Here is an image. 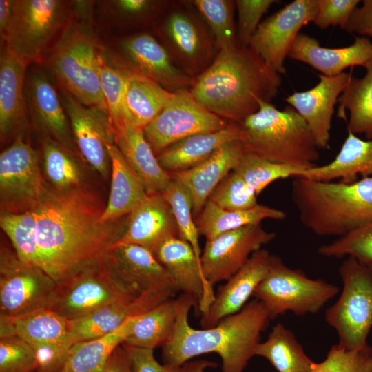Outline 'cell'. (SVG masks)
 Masks as SVG:
<instances>
[{
	"instance_id": "obj_1",
	"label": "cell",
	"mask_w": 372,
	"mask_h": 372,
	"mask_svg": "<svg viewBox=\"0 0 372 372\" xmlns=\"http://www.w3.org/2000/svg\"><path fill=\"white\" fill-rule=\"evenodd\" d=\"M104 208L79 186L49 187L30 211L37 221L39 267L59 285L90 265L104 260L126 227L103 223Z\"/></svg>"
},
{
	"instance_id": "obj_2",
	"label": "cell",
	"mask_w": 372,
	"mask_h": 372,
	"mask_svg": "<svg viewBox=\"0 0 372 372\" xmlns=\"http://www.w3.org/2000/svg\"><path fill=\"white\" fill-rule=\"evenodd\" d=\"M176 301L175 327L169 340L161 347L163 364L181 367L195 356L215 353L221 358L222 372H243L255 355L261 332L271 320L264 304L254 299L214 327L196 329L188 320L192 307H198L195 299L181 293Z\"/></svg>"
},
{
	"instance_id": "obj_3",
	"label": "cell",
	"mask_w": 372,
	"mask_h": 372,
	"mask_svg": "<svg viewBox=\"0 0 372 372\" xmlns=\"http://www.w3.org/2000/svg\"><path fill=\"white\" fill-rule=\"evenodd\" d=\"M280 74L249 46L240 44L219 50L211 65L194 77L189 90L205 109L240 124L259 109V101L271 102L281 85Z\"/></svg>"
},
{
	"instance_id": "obj_4",
	"label": "cell",
	"mask_w": 372,
	"mask_h": 372,
	"mask_svg": "<svg viewBox=\"0 0 372 372\" xmlns=\"http://www.w3.org/2000/svg\"><path fill=\"white\" fill-rule=\"evenodd\" d=\"M291 198L306 228L338 238L372 223V177L346 183L297 176Z\"/></svg>"
},
{
	"instance_id": "obj_5",
	"label": "cell",
	"mask_w": 372,
	"mask_h": 372,
	"mask_svg": "<svg viewBox=\"0 0 372 372\" xmlns=\"http://www.w3.org/2000/svg\"><path fill=\"white\" fill-rule=\"evenodd\" d=\"M245 153L303 170L314 167L320 156L311 133L291 106L279 110L259 101V109L240 124Z\"/></svg>"
},
{
	"instance_id": "obj_6",
	"label": "cell",
	"mask_w": 372,
	"mask_h": 372,
	"mask_svg": "<svg viewBox=\"0 0 372 372\" xmlns=\"http://www.w3.org/2000/svg\"><path fill=\"white\" fill-rule=\"evenodd\" d=\"M74 21L72 1L14 0L3 44L28 65H43Z\"/></svg>"
},
{
	"instance_id": "obj_7",
	"label": "cell",
	"mask_w": 372,
	"mask_h": 372,
	"mask_svg": "<svg viewBox=\"0 0 372 372\" xmlns=\"http://www.w3.org/2000/svg\"><path fill=\"white\" fill-rule=\"evenodd\" d=\"M91 25L75 19L43 65L59 90L85 105L99 107L108 114L98 67L103 46L92 31Z\"/></svg>"
},
{
	"instance_id": "obj_8",
	"label": "cell",
	"mask_w": 372,
	"mask_h": 372,
	"mask_svg": "<svg viewBox=\"0 0 372 372\" xmlns=\"http://www.w3.org/2000/svg\"><path fill=\"white\" fill-rule=\"evenodd\" d=\"M338 292L337 286L309 278L302 271L287 267L280 257L271 255L268 273L253 296L273 320L287 311L296 316L314 314Z\"/></svg>"
},
{
	"instance_id": "obj_9",
	"label": "cell",
	"mask_w": 372,
	"mask_h": 372,
	"mask_svg": "<svg viewBox=\"0 0 372 372\" xmlns=\"http://www.w3.org/2000/svg\"><path fill=\"white\" fill-rule=\"evenodd\" d=\"M343 282L342 293L325 311L328 324L338 333L340 346L347 349L369 345L372 327V273L368 267L347 257L339 269Z\"/></svg>"
},
{
	"instance_id": "obj_10",
	"label": "cell",
	"mask_w": 372,
	"mask_h": 372,
	"mask_svg": "<svg viewBox=\"0 0 372 372\" xmlns=\"http://www.w3.org/2000/svg\"><path fill=\"white\" fill-rule=\"evenodd\" d=\"M138 296L111 271L103 260L57 285L43 308L73 320L108 304Z\"/></svg>"
},
{
	"instance_id": "obj_11",
	"label": "cell",
	"mask_w": 372,
	"mask_h": 372,
	"mask_svg": "<svg viewBox=\"0 0 372 372\" xmlns=\"http://www.w3.org/2000/svg\"><path fill=\"white\" fill-rule=\"evenodd\" d=\"M207 24L192 10L174 4L154 25L172 61L192 77L213 62L218 49Z\"/></svg>"
},
{
	"instance_id": "obj_12",
	"label": "cell",
	"mask_w": 372,
	"mask_h": 372,
	"mask_svg": "<svg viewBox=\"0 0 372 372\" xmlns=\"http://www.w3.org/2000/svg\"><path fill=\"white\" fill-rule=\"evenodd\" d=\"M103 53L124 72L151 79L167 90L189 89L194 77L178 67L167 50L155 37L145 32L116 39Z\"/></svg>"
},
{
	"instance_id": "obj_13",
	"label": "cell",
	"mask_w": 372,
	"mask_h": 372,
	"mask_svg": "<svg viewBox=\"0 0 372 372\" xmlns=\"http://www.w3.org/2000/svg\"><path fill=\"white\" fill-rule=\"evenodd\" d=\"M48 188L37 151L23 136L16 138L0 155L1 212L32 211Z\"/></svg>"
},
{
	"instance_id": "obj_14",
	"label": "cell",
	"mask_w": 372,
	"mask_h": 372,
	"mask_svg": "<svg viewBox=\"0 0 372 372\" xmlns=\"http://www.w3.org/2000/svg\"><path fill=\"white\" fill-rule=\"evenodd\" d=\"M228 122L202 106L189 89L173 92L160 114L143 130L156 156L173 143L192 135L225 128Z\"/></svg>"
},
{
	"instance_id": "obj_15",
	"label": "cell",
	"mask_w": 372,
	"mask_h": 372,
	"mask_svg": "<svg viewBox=\"0 0 372 372\" xmlns=\"http://www.w3.org/2000/svg\"><path fill=\"white\" fill-rule=\"evenodd\" d=\"M56 286L41 268L23 263L15 252L1 250L0 316L15 317L43 308Z\"/></svg>"
},
{
	"instance_id": "obj_16",
	"label": "cell",
	"mask_w": 372,
	"mask_h": 372,
	"mask_svg": "<svg viewBox=\"0 0 372 372\" xmlns=\"http://www.w3.org/2000/svg\"><path fill=\"white\" fill-rule=\"evenodd\" d=\"M316 0H295L260 22L249 46L279 74L286 72L285 61L300 30L313 22Z\"/></svg>"
},
{
	"instance_id": "obj_17",
	"label": "cell",
	"mask_w": 372,
	"mask_h": 372,
	"mask_svg": "<svg viewBox=\"0 0 372 372\" xmlns=\"http://www.w3.org/2000/svg\"><path fill=\"white\" fill-rule=\"evenodd\" d=\"M275 237L274 232L266 231L260 224H255L206 240L200 258L206 281L212 287L217 282L227 281L247 263L255 251Z\"/></svg>"
},
{
	"instance_id": "obj_18",
	"label": "cell",
	"mask_w": 372,
	"mask_h": 372,
	"mask_svg": "<svg viewBox=\"0 0 372 372\" xmlns=\"http://www.w3.org/2000/svg\"><path fill=\"white\" fill-rule=\"evenodd\" d=\"M59 93L76 147L87 163L106 178L111 169L107 146L115 144L109 114L99 107L83 104L63 90Z\"/></svg>"
},
{
	"instance_id": "obj_19",
	"label": "cell",
	"mask_w": 372,
	"mask_h": 372,
	"mask_svg": "<svg viewBox=\"0 0 372 372\" xmlns=\"http://www.w3.org/2000/svg\"><path fill=\"white\" fill-rule=\"evenodd\" d=\"M104 262L120 280L138 295L153 292L172 298L178 292L165 267L143 246L114 243L107 251Z\"/></svg>"
},
{
	"instance_id": "obj_20",
	"label": "cell",
	"mask_w": 372,
	"mask_h": 372,
	"mask_svg": "<svg viewBox=\"0 0 372 372\" xmlns=\"http://www.w3.org/2000/svg\"><path fill=\"white\" fill-rule=\"evenodd\" d=\"M351 75L344 72L332 76L320 74L313 87L284 99L304 120L318 149L329 147L335 105Z\"/></svg>"
},
{
	"instance_id": "obj_21",
	"label": "cell",
	"mask_w": 372,
	"mask_h": 372,
	"mask_svg": "<svg viewBox=\"0 0 372 372\" xmlns=\"http://www.w3.org/2000/svg\"><path fill=\"white\" fill-rule=\"evenodd\" d=\"M56 84L45 71L27 72L25 94L28 113L34 125L69 151L74 147L69 120L59 95Z\"/></svg>"
},
{
	"instance_id": "obj_22",
	"label": "cell",
	"mask_w": 372,
	"mask_h": 372,
	"mask_svg": "<svg viewBox=\"0 0 372 372\" xmlns=\"http://www.w3.org/2000/svg\"><path fill=\"white\" fill-rule=\"evenodd\" d=\"M154 254L169 274L177 291L193 297L201 314L206 313L215 293L206 281L200 260L191 245L174 237L163 242Z\"/></svg>"
},
{
	"instance_id": "obj_23",
	"label": "cell",
	"mask_w": 372,
	"mask_h": 372,
	"mask_svg": "<svg viewBox=\"0 0 372 372\" xmlns=\"http://www.w3.org/2000/svg\"><path fill=\"white\" fill-rule=\"evenodd\" d=\"M271 255L264 249L255 251L247 263L222 285L207 312L202 315L203 329L214 327L224 318L241 311L268 273Z\"/></svg>"
},
{
	"instance_id": "obj_24",
	"label": "cell",
	"mask_w": 372,
	"mask_h": 372,
	"mask_svg": "<svg viewBox=\"0 0 372 372\" xmlns=\"http://www.w3.org/2000/svg\"><path fill=\"white\" fill-rule=\"evenodd\" d=\"M28 66L7 44L1 45L0 133L3 141L23 136L28 115L25 94Z\"/></svg>"
},
{
	"instance_id": "obj_25",
	"label": "cell",
	"mask_w": 372,
	"mask_h": 372,
	"mask_svg": "<svg viewBox=\"0 0 372 372\" xmlns=\"http://www.w3.org/2000/svg\"><path fill=\"white\" fill-rule=\"evenodd\" d=\"M179 237L172 209L162 194H148L129 215L126 228L114 243L136 244L153 254L165 240Z\"/></svg>"
},
{
	"instance_id": "obj_26",
	"label": "cell",
	"mask_w": 372,
	"mask_h": 372,
	"mask_svg": "<svg viewBox=\"0 0 372 372\" xmlns=\"http://www.w3.org/2000/svg\"><path fill=\"white\" fill-rule=\"evenodd\" d=\"M169 300L163 294L145 292L108 304L83 317L68 320L70 343L73 345L107 334L128 318L141 316Z\"/></svg>"
},
{
	"instance_id": "obj_27",
	"label": "cell",
	"mask_w": 372,
	"mask_h": 372,
	"mask_svg": "<svg viewBox=\"0 0 372 372\" xmlns=\"http://www.w3.org/2000/svg\"><path fill=\"white\" fill-rule=\"evenodd\" d=\"M288 57L309 64L322 74L332 76L349 67L365 65L372 59V42L366 37H355L351 45L329 48L304 33H299Z\"/></svg>"
},
{
	"instance_id": "obj_28",
	"label": "cell",
	"mask_w": 372,
	"mask_h": 372,
	"mask_svg": "<svg viewBox=\"0 0 372 372\" xmlns=\"http://www.w3.org/2000/svg\"><path fill=\"white\" fill-rule=\"evenodd\" d=\"M243 154L241 141H232L223 145L198 165L185 171L169 173L172 179L182 183L188 190L194 219L214 189L236 167Z\"/></svg>"
},
{
	"instance_id": "obj_29",
	"label": "cell",
	"mask_w": 372,
	"mask_h": 372,
	"mask_svg": "<svg viewBox=\"0 0 372 372\" xmlns=\"http://www.w3.org/2000/svg\"><path fill=\"white\" fill-rule=\"evenodd\" d=\"M111 122L115 144L140 176L147 194H162L172 178L159 165L143 130L130 121Z\"/></svg>"
},
{
	"instance_id": "obj_30",
	"label": "cell",
	"mask_w": 372,
	"mask_h": 372,
	"mask_svg": "<svg viewBox=\"0 0 372 372\" xmlns=\"http://www.w3.org/2000/svg\"><path fill=\"white\" fill-rule=\"evenodd\" d=\"M241 138L240 124L229 123L220 130L183 138L162 151L156 158L168 174L183 172L202 163L223 145Z\"/></svg>"
},
{
	"instance_id": "obj_31",
	"label": "cell",
	"mask_w": 372,
	"mask_h": 372,
	"mask_svg": "<svg viewBox=\"0 0 372 372\" xmlns=\"http://www.w3.org/2000/svg\"><path fill=\"white\" fill-rule=\"evenodd\" d=\"M300 177L317 181L351 183L361 178L372 177V139L364 140L347 131L335 158L323 165H316L301 172Z\"/></svg>"
},
{
	"instance_id": "obj_32",
	"label": "cell",
	"mask_w": 372,
	"mask_h": 372,
	"mask_svg": "<svg viewBox=\"0 0 372 372\" xmlns=\"http://www.w3.org/2000/svg\"><path fill=\"white\" fill-rule=\"evenodd\" d=\"M111 161V187L101 222L109 223L129 215L147 196L138 174L116 144L107 146Z\"/></svg>"
},
{
	"instance_id": "obj_33",
	"label": "cell",
	"mask_w": 372,
	"mask_h": 372,
	"mask_svg": "<svg viewBox=\"0 0 372 372\" xmlns=\"http://www.w3.org/2000/svg\"><path fill=\"white\" fill-rule=\"evenodd\" d=\"M0 338L17 335L30 345L64 344L71 347L68 320L48 308L15 317L0 316Z\"/></svg>"
},
{
	"instance_id": "obj_34",
	"label": "cell",
	"mask_w": 372,
	"mask_h": 372,
	"mask_svg": "<svg viewBox=\"0 0 372 372\" xmlns=\"http://www.w3.org/2000/svg\"><path fill=\"white\" fill-rule=\"evenodd\" d=\"M138 316L128 318L107 334L73 344L59 372H101L114 351L130 335Z\"/></svg>"
},
{
	"instance_id": "obj_35",
	"label": "cell",
	"mask_w": 372,
	"mask_h": 372,
	"mask_svg": "<svg viewBox=\"0 0 372 372\" xmlns=\"http://www.w3.org/2000/svg\"><path fill=\"white\" fill-rule=\"evenodd\" d=\"M286 214L280 209L258 204L243 210L222 209L207 200L195 219L199 235L209 240L217 236L247 225L260 224L266 219L283 220Z\"/></svg>"
},
{
	"instance_id": "obj_36",
	"label": "cell",
	"mask_w": 372,
	"mask_h": 372,
	"mask_svg": "<svg viewBox=\"0 0 372 372\" xmlns=\"http://www.w3.org/2000/svg\"><path fill=\"white\" fill-rule=\"evenodd\" d=\"M366 74L362 78L351 75L348 84L338 99L337 115L346 120L349 113L347 131L364 134L372 139V59L365 65Z\"/></svg>"
},
{
	"instance_id": "obj_37",
	"label": "cell",
	"mask_w": 372,
	"mask_h": 372,
	"mask_svg": "<svg viewBox=\"0 0 372 372\" xmlns=\"http://www.w3.org/2000/svg\"><path fill=\"white\" fill-rule=\"evenodd\" d=\"M255 355L267 359L278 372H313L316 363L305 354L293 332L281 323L257 344Z\"/></svg>"
},
{
	"instance_id": "obj_38",
	"label": "cell",
	"mask_w": 372,
	"mask_h": 372,
	"mask_svg": "<svg viewBox=\"0 0 372 372\" xmlns=\"http://www.w3.org/2000/svg\"><path fill=\"white\" fill-rule=\"evenodd\" d=\"M127 74V110L131 122L135 126L144 130L166 106L173 92L151 79Z\"/></svg>"
},
{
	"instance_id": "obj_39",
	"label": "cell",
	"mask_w": 372,
	"mask_h": 372,
	"mask_svg": "<svg viewBox=\"0 0 372 372\" xmlns=\"http://www.w3.org/2000/svg\"><path fill=\"white\" fill-rule=\"evenodd\" d=\"M176 299H170L138 316L123 343L154 350L172 335L176 320Z\"/></svg>"
},
{
	"instance_id": "obj_40",
	"label": "cell",
	"mask_w": 372,
	"mask_h": 372,
	"mask_svg": "<svg viewBox=\"0 0 372 372\" xmlns=\"http://www.w3.org/2000/svg\"><path fill=\"white\" fill-rule=\"evenodd\" d=\"M167 1L112 0L99 3L103 19L118 28H137L154 25L169 6Z\"/></svg>"
},
{
	"instance_id": "obj_41",
	"label": "cell",
	"mask_w": 372,
	"mask_h": 372,
	"mask_svg": "<svg viewBox=\"0 0 372 372\" xmlns=\"http://www.w3.org/2000/svg\"><path fill=\"white\" fill-rule=\"evenodd\" d=\"M0 226L9 238L17 258L23 263L39 267L37 221L32 212H1Z\"/></svg>"
},
{
	"instance_id": "obj_42",
	"label": "cell",
	"mask_w": 372,
	"mask_h": 372,
	"mask_svg": "<svg viewBox=\"0 0 372 372\" xmlns=\"http://www.w3.org/2000/svg\"><path fill=\"white\" fill-rule=\"evenodd\" d=\"M209 27L218 50L239 44L234 19L235 1L194 0L190 1Z\"/></svg>"
},
{
	"instance_id": "obj_43",
	"label": "cell",
	"mask_w": 372,
	"mask_h": 372,
	"mask_svg": "<svg viewBox=\"0 0 372 372\" xmlns=\"http://www.w3.org/2000/svg\"><path fill=\"white\" fill-rule=\"evenodd\" d=\"M42 157L45 174L54 188L65 190L79 185L81 174L68 149L45 137L42 141Z\"/></svg>"
},
{
	"instance_id": "obj_44",
	"label": "cell",
	"mask_w": 372,
	"mask_h": 372,
	"mask_svg": "<svg viewBox=\"0 0 372 372\" xmlns=\"http://www.w3.org/2000/svg\"><path fill=\"white\" fill-rule=\"evenodd\" d=\"M258 196L271 183L289 177H297L303 169L279 164L245 153L233 169Z\"/></svg>"
},
{
	"instance_id": "obj_45",
	"label": "cell",
	"mask_w": 372,
	"mask_h": 372,
	"mask_svg": "<svg viewBox=\"0 0 372 372\" xmlns=\"http://www.w3.org/2000/svg\"><path fill=\"white\" fill-rule=\"evenodd\" d=\"M98 67L101 87L111 121L131 122L125 103L127 74L107 60L103 47L99 56Z\"/></svg>"
},
{
	"instance_id": "obj_46",
	"label": "cell",
	"mask_w": 372,
	"mask_h": 372,
	"mask_svg": "<svg viewBox=\"0 0 372 372\" xmlns=\"http://www.w3.org/2000/svg\"><path fill=\"white\" fill-rule=\"evenodd\" d=\"M169 204L178 229L179 238L187 242L198 259L201 258L199 233L193 216V205L187 188L180 182L172 178L162 193Z\"/></svg>"
},
{
	"instance_id": "obj_47",
	"label": "cell",
	"mask_w": 372,
	"mask_h": 372,
	"mask_svg": "<svg viewBox=\"0 0 372 372\" xmlns=\"http://www.w3.org/2000/svg\"><path fill=\"white\" fill-rule=\"evenodd\" d=\"M318 252L325 257H352L364 265L372 263V223L320 246Z\"/></svg>"
},
{
	"instance_id": "obj_48",
	"label": "cell",
	"mask_w": 372,
	"mask_h": 372,
	"mask_svg": "<svg viewBox=\"0 0 372 372\" xmlns=\"http://www.w3.org/2000/svg\"><path fill=\"white\" fill-rule=\"evenodd\" d=\"M257 196L242 177L232 170L217 185L208 200L224 209L243 210L258 205Z\"/></svg>"
},
{
	"instance_id": "obj_49",
	"label": "cell",
	"mask_w": 372,
	"mask_h": 372,
	"mask_svg": "<svg viewBox=\"0 0 372 372\" xmlns=\"http://www.w3.org/2000/svg\"><path fill=\"white\" fill-rule=\"evenodd\" d=\"M313 372H372V347L349 350L333 345Z\"/></svg>"
},
{
	"instance_id": "obj_50",
	"label": "cell",
	"mask_w": 372,
	"mask_h": 372,
	"mask_svg": "<svg viewBox=\"0 0 372 372\" xmlns=\"http://www.w3.org/2000/svg\"><path fill=\"white\" fill-rule=\"evenodd\" d=\"M37 364L31 346L17 335L0 338V372H35Z\"/></svg>"
},
{
	"instance_id": "obj_51",
	"label": "cell",
	"mask_w": 372,
	"mask_h": 372,
	"mask_svg": "<svg viewBox=\"0 0 372 372\" xmlns=\"http://www.w3.org/2000/svg\"><path fill=\"white\" fill-rule=\"evenodd\" d=\"M275 0H236L238 12L237 37L240 45L249 46L260 19Z\"/></svg>"
},
{
	"instance_id": "obj_52",
	"label": "cell",
	"mask_w": 372,
	"mask_h": 372,
	"mask_svg": "<svg viewBox=\"0 0 372 372\" xmlns=\"http://www.w3.org/2000/svg\"><path fill=\"white\" fill-rule=\"evenodd\" d=\"M358 0H316L317 12L313 23L321 29L339 25L344 29Z\"/></svg>"
},
{
	"instance_id": "obj_53",
	"label": "cell",
	"mask_w": 372,
	"mask_h": 372,
	"mask_svg": "<svg viewBox=\"0 0 372 372\" xmlns=\"http://www.w3.org/2000/svg\"><path fill=\"white\" fill-rule=\"evenodd\" d=\"M133 372H181V367L161 364L154 355V350L123 343Z\"/></svg>"
},
{
	"instance_id": "obj_54",
	"label": "cell",
	"mask_w": 372,
	"mask_h": 372,
	"mask_svg": "<svg viewBox=\"0 0 372 372\" xmlns=\"http://www.w3.org/2000/svg\"><path fill=\"white\" fill-rule=\"evenodd\" d=\"M344 30L351 34L372 37V0H364L355 8Z\"/></svg>"
},
{
	"instance_id": "obj_55",
	"label": "cell",
	"mask_w": 372,
	"mask_h": 372,
	"mask_svg": "<svg viewBox=\"0 0 372 372\" xmlns=\"http://www.w3.org/2000/svg\"><path fill=\"white\" fill-rule=\"evenodd\" d=\"M101 372H133L128 356L122 344L114 351Z\"/></svg>"
},
{
	"instance_id": "obj_56",
	"label": "cell",
	"mask_w": 372,
	"mask_h": 372,
	"mask_svg": "<svg viewBox=\"0 0 372 372\" xmlns=\"http://www.w3.org/2000/svg\"><path fill=\"white\" fill-rule=\"evenodd\" d=\"M14 0L0 1V37L1 45L3 43L8 29L12 20Z\"/></svg>"
},
{
	"instance_id": "obj_57",
	"label": "cell",
	"mask_w": 372,
	"mask_h": 372,
	"mask_svg": "<svg viewBox=\"0 0 372 372\" xmlns=\"http://www.w3.org/2000/svg\"><path fill=\"white\" fill-rule=\"evenodd\" d=\"M218 364L212 361L197 360L188 361L181 366V372H205L208 368H215Z\"/></svg>"
},
{
	"instance_id": "obj_58",
	"label": "cell",
	"mask_w": 372,
	"mask_h": 372,
	"mask_svg": "<svg viewBox=\"0 0 372 372\" xmlns=\"http://www.w3.org/2000/svg\"><path fill=\"white\" fill-rule=\"evenodd\" d=\"M369 269L370 270L371 273H372V263H370V264H368V265H366Z\"/></svg>"
},
{
	"instance_id": "obj_59",
	"label": "cell",
	"mask_w": 372,
	"mask_h": 372,
	"mask_svg": "<svg viewBox=\"0 0 372 372\" xmlns=\"http://www.w3.org/2000/svg\"><path fill=\"white\" fill-rule=\"evenodd\" d=\"M35 372H37V371H35Z\"/></svg>"
}]
</instances>
